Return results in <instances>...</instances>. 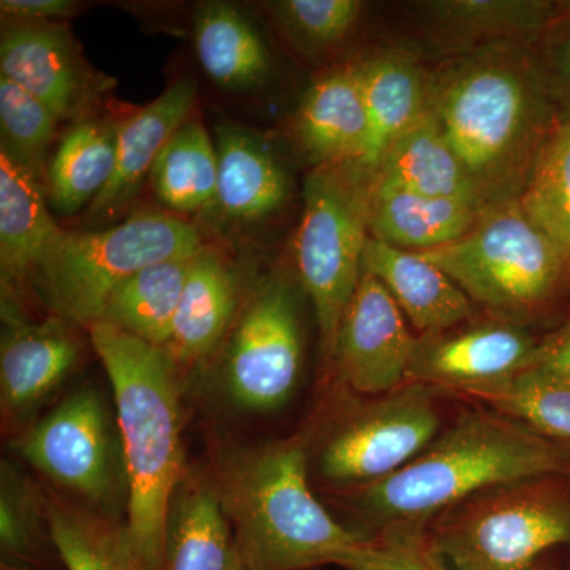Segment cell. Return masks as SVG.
I'll list each match as a JSON object with an SVG mask.
<instances>
[{
	"label": "cell",
	"instance_id": "22",
	"mask_svg": "<svg viewBox=\"0 0 570 570\" xmlns=\"http://www.w3.org/2000/svg\"><path fill=\"white\" fill-rule=\"evenodd\" d=\"M39 176L0 148V266L3 291L31 277L41 255L61 234Z\"/></svg>",
	"mask_w": 570,
	"mask_h": 570
},
{
	"label": "cell",
	"instance_id": "30",
	"mask_svg": "<svg viewBox=\"0 0 570 570\" xmlns=\"http://www.w3.org/2000/svg\"><path fill=\"white\" fill-rule=\"evenodd\" d=\"M217 176L216 142L202 121L190 118L164 146L148 178L157 200L183 217L213 208Z\"/></svg>",
	"mask_w": 570,
	"mask_h": 570
},
{
	"label": "cell",
	"instance_id": "18",
	"mask_svg": "<svg viewBox=\"0 0 570 570\" xmlns=\"http://www.w3.org/2000/svg\"><path fill=\"white\" fill-rule=\"evenodd\" d=\"M67 322L9 318L0 348V392L9 412L29 411L55 392L78 362L77 340Z\"/></svg>",
	"mask_w": 570,
	"mask_h": 570
},
{
	"label": "cell",
	"instance_id": "26",
	"mask_svg": "<svg viewBox=\"0 0 570 570\" xmlns=\"http://www.w3.org/2000/svg\"><path fill=\"white\" fill-rule=\"evenodd\" d=\"M194 43L205 73L220 88L249 91L272 75V56L243 11L227 2H204L195 11Z\"/></svg>",
	"mask_w": 570,
	"mask_h": 570
},
{
	"label": "cell",
	"instance_id": "35",
	"mask_svg": "<svg viewBox=\"0 0 570 570\" xmlns=\"http://www.w3.org/2000/svg\"><path fill=\"white\" fill-rule=\"evenodd\" d=\"M58 118L17 82L0 75L2 149L45 179V156L56 138Z\"/></svg>",
	"mask_w": 570,
	"mask_h": 570
},
{
	"label": "cell",
	"instance_id": "11",
	"mask_svg": "<svg viewBox=\"0 0 570 570\" xmlns=\"http://www.w3.org/2000/svg\"><path fill=\"white\" fill-rule=\"evenodd\" d=\"M540 337L527 326L490 316L419 336L407 384L478 395L530 367Z\"/></svg>",
	"mask_w": 570,
	"mask_h": 570
},
{
	"label": "cell",
	"instance_id": "37",
	"mask_svg": "<svg viewBox=\"0 0 570 570\" xmlns=\"http://www.w3.org/2000/svg\"><path fill=\"white\" fill-rule=\"evenodd\" d=\"M540 67L561 115H570V0H557L553 20L535 45Z\"/></svg>",
	"mask_w": 570,
	"mask_h": 570
},
{
	"label": "cell",
	"instance_id": "25",
	"mask_svg": "<svg viewBox=\"0 0 570 570\" xmlns=\"http://www.w3.org/2000/svg\"><path fill=\"white\" fill-rule=\"evenodd\" d=\"M376 181L425 197L466 202L485 213L466 168L428 110L390 146Z\"/></svg>",
	"mask_w": 570,
	"mask_h": 570
},
{
	"label": "cell",
	"instance_id": "17",
	"mask_svg": "<svg viewBox=\"0 0 570 570\" xmlns=\"http://www.w3.org/2000/svg\"><path fill=\"white\" fill-rule=\"evenodd\" d=\"M195 105L197 86L189 78H179L151 104L119 122L115 171L89 206L92 220L112 217L132 200L164 146L193 118Z\"/></svg>",
	"mask_w": 570,
	"mask_h": 570
},
{
	"label": "cell",
	"instance_id": "16",
	"mask_svg": "<svg viewBox=\"0 0 570 570\" xmlns=\"http://www.w3.org/2000/svg\"><path fill=\"white\" fill-rule=\"evenodd\" d=\"M363 273L377 277L417 336L438 335L479 317V307L419 253L367 238Z\"/></svg>",
	"mask_w": 570,
	"mask_h": 570
},
{
	"label": "cell",
	"instance_id": "42",
	"mask_svg": "<svg viewBox=\"0 0 570 570\" xmlns=\"http://www.w3.org/2000/svg\"><path fill=\"white\" fill-rule=\"evenodd\" d=\"M228 570H249L246 568L245 562H243L242 557H239L238 551H236L235 543L234 549H232V557L230 562H228Z\"/></svg>",
	"mask_w": 570,
	"mask_h": 570
},
{
	"label": "cell",
	"instance_id": "32",
	"mask_svg": "<svg viewBox=\"0 0 570 570\" xmlns=\"http://www.w3.org/2000/svg\"><path fill=\"white\" fill-rule=\"evenodd\" d=\"M538 436L570 449V381L530 366L471 396Z\"/></svg>",
	"mask_w": 570,
	"mask_h": 570
},
{
	"label": "cell",
	"instance_id": "41",
	"mask_svg": "<svg viewBox=\"0 0 570 570\" xmlns=\"http://www.w3.org/2000/svg\"><path fill=\"white\" fill-rule=\"evenodd\" d=\"M554 553H557V551L547 554V557L542 558V560L539 561V564L532 570H564V566L561 564L560 558Z\"/></svg>",
	"mask_w": 570,
	"mask_h": 570
},
{
	"label": "cell",
	"instance_id": "24",
	"mask_svg": "<svg viewBox=\"0 0 570 570\" xmlns=\"http://www.w3.org/2000/svg\"><path fill=\"white\" fill-rule=\"evenodd\" d=\"M482 214L466 202L425 197L374 179L367 225L371 238L425 253L459 242Z\"/></svg>",
	"mask_w": 570,
	"mask_h": 570
},
{
	"label": "cell",
	"instance_id": "34",
	"mask_svg": "<svg viewBox=\"0 0 570 570\" xmlns=\"http://www.w3.org/2000/svg\"><path fill=\"white\" fill-rule=\"evenodd\" d=\"M268 6L281 31L309 56L346 43L365 9L360 0H281Z\"/></svg>",
	"mask_w": 570,
	"mask_h": 570
},
{
	"label": "cell",
	"instance_id": "40",
	"mask_svg": "<svg viewBox=\"0 0 570 570\" xmlns=\"http://www.w3.org/2000/svg\"><path fill=\"white\" fill-rule=\"evenodd\" d=\"M531 366L570 381V316L540 337Z\"/></svg>",
	"mask_w": 570,
	"mask_h": 570
},
{
	"label": "cell",
	"instance_id": "7",
	"mask_svg": "<svg viewBox=\"0 0 570 570\" xmlns=\"http://www.w3.org/2000/svg\"><path fill=\"white\" fill-rule=\"evenodd\" d=\"M452 570H532L570 549V475L550 474L480 491L426 524Z\"/></svg>",
	"mask_w": 570,
	"mask_h": 570
},
{
	"label": "cell",
	"instance_id": "23",
	"mask_svg": "<svg viewBox=\"0 0 570 570\" xmlns=\"http://www.w3.org/2000/svg\"><path fill=\"white\" fill-rule=\"evenodd\" d=\"M434 33L459 52L483 45H535L549 29L557 0H430L420 3Z\"/></svg>",
	"mask_w": 570,
	"mask_h": 570
},
{
	"label": "cell",
	"instance_id": "43",
	"mask_svg": "<svg viewBox=\"0 0 570 570\" xmlns=\"http://www.w3.org/2000/svg\"><path fill=\"white\" fill-rule=\"evenodd\" d=\"M564 570H570V561H569L568 568H564Z\"/></svg>",
	"mask_w": 570,
	"mask_h": 570
},
{
	"label": "cell",
	"instance_id": "1",
	"mask_svg": "<svg viewBox=\"0 0 570 570\" xmlns=\"http://www.w3.org/2000/svg\"><path fill=\"white\" fill-rule=\"evenodd\" d=\"M426 110L474 184L483 212L520 200L560 124L535 47L483 45L428 71Z\"/></svg>",
	"mask_w": 570,
	"mask_h": 570
},
{
	"label": "cell",
	"instance_id": "20",
	"mask_svg": "<svg viewBox=\"0 0 570 570\" xmlns=\"http://www.w3.org/2000/svg\"><path fill=\"white\" fill-rule=\"evenodd\" d=\"M219 176L213 208L232 223L254 224L279 212L291 197L283 165L264 142L238 126L217 127Z\"/></svg>",
	"mask_w": 570,
	"mask_h": 570
},
{
	"label": "cell",
	"instance_id": "3",
	"mask_svg": "<svg viewBox=\"0 0 570 570\" xmlns=\"http://www.w3.org/2000/svg\"><path fill=\"white\" fill-rule=\"evenodd\" d=\"M550 474L570 475V449L497 412L468 409L407 466L360 489L356 502L376 532L426 528L480 491Z\"/></svg>",
	"mask_w": 570,
	"mask_h": 570
},
{
	"label": "cell",
	"instance_id": "6",
	"mask_svg": "<svg viewBox=\"0 0 570 570\" xmlns=\"http://www.w3.org/2000/svg\"><path fill=\"white\" fill-rule=\"evenodd\" d=\"M205 246L193 224L170 212L132 214L104 230H62L33 269V291L67 324L102 321L111 292L146 266Z\"/></svg>",
	"mask_w": 570,
	"mask_h": 570
},
{
	"label": "cell",
	"instance_id": "28",
	"mask_svg": "<svg viewBox=\"0 0 570 570\" xmlns=\"http://www.w3.org/2000/svg\"><path fill=\"white\" fill-rule=\"evenodd\" d=\"M216 487H178L165 535L164 570H228L234 540Z\"/></svg>",
	"mask_w": 570,
	"mask_h": 570
},
{
	"label": "cell",
	"instance_id": "12",
	"mask_svg": "<svg viewBox=\"0 0 570 570\" xmlns=\"http://www.w3.org/2000/svg\"><path fill=\"white\" fill-rule=\"evenodd\" d=\"M22 459L94 504L115 493V456L102 400L92 390L67 397L20 441Z\"/></svg>",
	"mask_w": 570,
	"mask_h": 570
},
{
	"label": "cell",
	"instance_id": "2",
	"mask_svg": "<svg viewBox=\"0 0 570 570\" xmlns=\"http://www.w3.org/2000/svg\"><path fill=\"white\" fill-rule=\"evenodd\" d=\"M115 395L129 491L127 530L154 569L164 570L171 501L183 480L181 406L176 363L110 322L88 328Z\"/></svg>",
	"mask_w": 570,
	"mask_h": 570
},
{
	"label": "cell",
	"instance_id": "15",
	"mask_svg": "<svg viewBox=\"0 0 570 570\" xmlns=\"http://www.w3.org/2000/svg\"><path fill=\"white\" fill-rule=\"evenodd\" d=\"M292 130L313 167L356 163L365 156L370 122L356 62L318 75L296 108Z\"/></svg>",
	"mask_w": 570,
	"mask_h": 570
},
{
	"label": "cell",
	"instance_id": "36",
	"mask_svg": "<svg viewBox=\"0 0 570 570\" xmlns=\"http://www.w3.org/2000/svg\"><path fill=\"white\" fill-rule=\"evenodd\" d=\"M336 566L347 570H452L431 547L426 528L374 532L347 551Z\"/></svg>",
	"mask_w": 570,
	"mask_h": 570
},
{
	"label": "cell",
	"instance_id": "13",
	"mask_svg": "<svg viewBox=\"0 0 570 570\" xmlns=\"http://www.w3.org/2000/svg\"><path fill=\"white\" fill-rule=\"evenodd\" d=\"M417 337L377 277L363 273L337 328V376L358 395L382 396L407 384Z\"/></svg>",
	"mask_w": 570,
	"mask_h": 570
},
{
	"label": "cell",
	"instance_id": "8",
	"mask_svg": "<svg viewBox=\"0 0 570 570\" xmlns=\"http://www.w3.org/2000/svg\"><path fill=\"white\" fill-rule=\"evenodd\" d=\"M374 179L356 163L316 167L305 179L295 264L330 362L341 318L363 276Z\"/></svg>",
	"mask_w": 570,
	"mask_h": 570
},
{
	"label": "cell",
	"instance_id": "44",
	"mask_svg": "<svg viewBox=\"0 0 570 570\" xmlns=\"http://www.w3.org/2000/svg\"><path fill=\"white\" fill-rule=\"evenodd\" d=\"M569 269H570V253H569Z\"/></svg>",
	"mask_w": 570,
	"mask_h": 570
},
{
	"label": "cell",
	"instance_id": "39",
	"mask_svg": "<svg viewBox=\"0 0 570 570\" xmlns=\"http://www.w3.org/2000/svg\"><path fill=\"white\" fill-rule=\"evenodd\" d=\"M81 10L73 0H2L0 11L11 22H61Z\"/></svg>",
	"mask_w": 570,
	"mask_h": 570
},
{
	"label": "cell",
	"instance_id": "38",
	"mask_svg": "<svg viewBox=\"0 0 570 570\" xmlns=\"http://www.w3.org/2000/svg\"><path fill=\"white\" fill-rule=\"evenodd\" d=\"M21 489L11 483V479L3 478L2 487V517H0V534H2L3 549L9 551L24 550L29 546V532H31V519H28L29 509L26 508Z\"/></svg>",
	"mask_w": 570,
	"mask_h": 570
},
{
	"label": "cell",
	"instance_id": "33",
	"mask_svg": "<svg viewBox=\"0 0 570 570\" xmlns=\"http://www.w3.org/2000/svg\"><path fill=\"white\" fill-rule=\"evenodd\" d=\"M520 205L540 230L570 253V115L562 116L540 154Z\"/></svg>",
	"mask_w": 570,
	"mask_h": 570
},
{
	"label": "cell",
	"instance_id": "31",
	"mask_svg": "<svg viewBox=\"0 0 570 570\" xmlns=\"http://www.w3.org/2000/svg\"><path fill=\"white\" fill-rule=\"evenodd\" d=\"M48 530L69 570H157L135 546L127 524L66 504L48 505Z\"/></svg>",
	"mask_w": 570,
	"mask_h": 570
},
{
	"label": "cell",
	"instance_id": "4",
	"mask_svg": "<svg viewBox=\"0 0 570 570\" xmlns=\"http://www.w3.org/2000/svg\"><path fill=\"white\" fill-rule=\"evenodd\" d=\"M214 487L249 570L337 564L366 539L337 523L314 497L302 438L236 453L220 466Z\"/></svg>",
	"mask_w": 570,
	"mask_h": 570
},
{
	"label": "cell",
	"instance_id": "10",
	"mask_svg": "<svg viewBox=\"0 0 570 570\" xmlns=\"http://www.w3.org/2000/svg\"><path fill=\"white\" fill-rule=\"evenodd\" d=\"M303 365V328L295 288L272 276L236 321L227 355L225 387L239 407L275 411L287 403Z\"/></svg>",
	"mask_w": 570,
	"mask_h": 570
},
{
	"label": "cell",
	"instance_id": "9",
	"mask_svg": "<svg viewBox=\"0 0 570 570\" xmlns=\"http://www.w3.org/2000/svg\"><path fill=\"white\" fill-rule=\"evenodd\" d=\"M439 434L433 389L406 384L348 412L326 438L318 472L337 485L365 489L407 466Z\"/></svg>",
	"mask_w": 570,
	"mask_h": 570
},
{
	"label": "cell",
	"instance_id": "5",
	"mask_svg": "<svg viewBox=\"0 0 570 570\" xmlns=\"http://www.w3.org/2000/svg\"><path fill=\"white\" fill-rule=\"evenodd\" d=\"M487 316L553 330L570 316L569 255L521 208H491L459 242L419 253Z\"/></svg>",
	"mask_w": 570,
	"mask_h": 570
},
{
	"label": "cell",
	"instance_id": "14",
	"mask_svg": "<svg viewBox=\"0 0 570 570\" xmlns=\"http://www.w3.org/2000/svg\"><path fill=\"white\" fill-rule=\"evenodd\" d=\"M0 75L32 94L58 121H86L107 88L81 58L63 22H10L0 40Z\"/></svg>",
	"mask_w": 570,
	"mask_h": 570
},
{
	"label": "cell",
	"instance_id": "27",
	"mask_svg": "<svg viewBox=\"0 0 570 570\" xmlns=\"http://www.w3.org/2000/svg\"><path fill=\"white\" fill-rule=\"evenodd\" d=\"M119 122L86 119L71 126L52 157L48 200L61 216H73L102 194L116 167Z\"/></svg>",
	"mask_w": 570,
	"mask_h": 570
},
{
	"label": "cell",
	"instance_id": "21",
	"mask_svg": "<svg viewBox=\"0 0 570 570\" xmlns=\"http://www.w3.org/2000/svg\"><path fill=\"white\" fill-rule=\"evenodd\" d=\"M235 311V277L223 255L205 245L194 255L164 351L176 366L202 362L227 336Z\"/></svg>",
	"mask_w": 570,
	"mask_h": 570
},
{
	"label": "cell",
	"instance_id": "29",
	"mask_svg": "<svg viewBox=\"0 0 570 570\" xmlns=\"http://www.w3.org/2000/svg\"><path fill=\"white\" fill-rule=\"evenodd\" d=\"M194 255L157 262L124 281L108 296L102 321L154 347L167 346Z\"/></svg>",
	"mask_w": 570,
	"mask_h": 570
},
{
	"label": "cell",
	"instance_id": "19",
	"mask_svg": "<svg viewBox=\"0 0 570 570\" xmlns=\"http://www.w3.org/2000/svg\"><path fill=\"white\" fill-rule=\"evenodd\" d=\"M370 138L360 167L376 178L390 146L426 110L428 71L404 50L379 51L356 62Z\"/></svg>",
	"mask_w": 570,
	"mask_h": 570
}]
</instances>
